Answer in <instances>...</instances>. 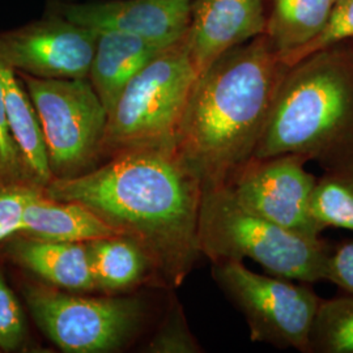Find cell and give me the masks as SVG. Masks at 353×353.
<instances>
[{
    "instance_id": "4",
    "label": "cell",
    "mask_w": 353,
    "mask_h": 353,
    "mask_svg": "<svg viewBox=\"0 0 353 353\" xmlns=\"http://www.w3.org/2000/svg\"><path fill=\"white\" fill-rule=\"evenodd\" d=\"M198 243L212 263L249 258L270 275L309 284L326 280L332 250L321 237L292 232L243 208L227 186L203 189Z\"/></svg>"
},
{
    "instance_id": "19",
    "label": "cell",
    "mask_w": 353,
    "mask_h": 353,
    "mask_svg": "<svg viewBox=\"0 0 353 353\" xmlns=\"http://www.w3.org/2000/svg\"><path fill=\"white\" fill-rule=\"evenodd\" d=\"M309 348L310 353H353V294L321 299Z\"/></svg>"
},
{
    "instance_id": "26",
    "label": "cell",
    "mask_w": 353,
    "mask_h": 353,
    "mask_svg": "<svg viewBox=\"0 0 353 353\" xmlns=\"http://www.w3.org/2000/svg\"><path fill=\"white\" fill-rule=\"evenodd\" d=\"M326 280L343 292L353 294V240L332 246L327 263Z\"/></svg>"
},
{
    "instance_id": "22",
    "label": "cell",
    "mask_w": 353,
    "mask_h": 353,
    "mask_svg": "<svg viewBox=\"0 0 353 353\" xmlns=\"http://www.w3.org/2000/svg\"><path fill=\"white\" fill-rule=\"evenodd\" d=\"M28 335L23 307L0 270V351L16 352L24 347Z\"/></svg>"
},
{
    "instance_id": "10",
    "label": "cell",
    "mask_w": 353,
    "mask_h": 353,
    "mask_svg": "<svg viewBox=\"0 0 353 353\" xmlns=\"http://www.w3.org/2000/svg\"><path fill=\"white\" fill-rule=\"evenodd\" d=\"M99 32L46 10L36 21L0 32V62L39 79L88 77Z\"/></svg>"
},
{
    "instance_id": "17",
    "label": "cell",
    "mask_w": 353,
    "mask_h": 353,
    "mask_svg": "<svg viewBox=\"0 0 353 353\" xmlns=\"http://www.w3.org/2000/svg\"><path fill=\"white\" fill-rule=\"evenodd\" d=\"M87 248L96 290L123 292L154 279L148 258L126 236L115 234L89 241Z\"/></svg>"
},
{
    "instance_id": "21",
    "label": "cell",
    "mask_w": 353,
    "mask_h": 353,
    "mask_svg": "<svg viewBox=\"0 0 353 353\" xmlns=\"http://www.w3.org/2000/svg\"><path fill=\"white\" fill-rule=\"evenodd\" d=\"M348 41H353V0H336L326 24L316 37L300 49L285 55L283 61L288 65H293L316 51Z\"/></svg>"
},
{
    "instance_id": "3",
    "label": "cell",
    "mask_w": 353,
    "mask_h": 353,
    "mask_svg": "<svg viewBox=\"0 0 353 353\" xmlns=\"http://www.w3.org/2000/svg\"><path fill=\"white\" fill-rule=\"evenodd\" d=\"M287 153L325 172L353 169V41L287 71L252 157Z\"/></svg>"
},
{
    "instance_id": "2",
    "label": "cell",
    "mask_w": 353,
    "mask_h": 353,
    "mask_svg": "<svg viewBox=\"0 0 353 353\" xmlns=\"http://www.w3.org/2000/svg\"><path fill=\"white\" fill-rule=\"evenodd\" d=\"M290 67L262 34L227 51L198 76L176 151L203 189L225 186L254 156Z\"/></svg>"
},
{
    "instance_id": "16",
    "label": "cell",
    "mask_w": 353,
    "mask_h": 353,
    "mask_svg": "<svg viewBox=\"0 0 353 353\" xmlns=\"http://www.w3.org/2000/svg\"><path fill=\"white\" fill-rule=\"evenodd\" d=\"M0 85L8 127L26 173L34 185L45 189L52 181V174L37 110L21 79L3 62H0Z\"/></svg>"
},
{
    "instance_id": "9",
    "label": "cell",
    "mask_w": 353,
    "mask_h": 353,
    "mask_svg": "<svg viewBox=\"0 0 353 353\" xmlns=\"http://www.w3.org/2000/svg\"><path fill=\"white\" fill-rule=\"evenodd\" d=\"M306 163L290 153L252 157L225 186L243 208L292 232L321 237L325 228L312 214L316 176L306 170Z\"/></svg>"
},
{
    "instance_id": "5",
    "label": "cell",
    "mask_w": 353,
    "mask_h": 353,
    "mask_svg": "<svg viewBox=\"0 0 353 353\" xmlns=\"http://www.w3.org/2000/svg\"><path fill=\"white\" fill-rule=\"evenodd\" d=\"M198 71L186 33L134 76L108 114L102 163L117 154L174 147Z\"/></svg>"
},
{
    "instance_id": "25",
    "label": "cell",
    "mask_w": 353,
    "mask_h": 353,
    "mask_svg": "<svg viewBox=\"0 0 353 353\" xmlns=\"http://www.w3.org/2000/svg\"><path fill=\"white\" fill-rule=\"evenodd\" d=\"M151 350L156 352L191 353L201 351L181 314L170 318V322L165 326V331H161L151 343Z\"/></svg>"
},
{
    "instance_id": "13",
    "label": "cell",
    "mask_w": 353,
    "mask_h": 353,
    "mask_svg": "<svg viewBox=\"0 0 353 353\" xmlns=\"http://www.w3.org/2000/svg\"><path fill=\"white\" fill-rule=\"evenodd\" d=\"M1 252L13 265L55 288L96 290L87 242H57L14 234L3 242Z\"/></svg>"
},
{
    "instance_id": "28",
    "label": "cell",
    "mask_w": 353,
    "mask_h": 353,
    "mask_svg": "<svg viewBox=\"0 0 353 353\" xmlns=\"http://www.w3.org/2000/svg\"><path fill=\"white\" fill-rule=\"evenodd\" d=\"M334 1H336V0H334Z\"/></svg>"
},
{
    "instance_id": "15",
    "label": "cell",
    "mask_w": 353,
    "mask_h": 353,
    "mask_svg": "<svg viewBox=\"0 0 353 353\" xmlns=\"http://www.w3.org/2000/svg\"><path fill=\"white\" fill-rule=\"evenodd\" d=\"M43 190L26 203L17 234L57 242H89L118 234L85 205L52 199Z\"/></svg>"
},
{
    "instance_id": "20",
    "label": "cell",
    "mask_w": 353,
    "mask_h": 353,
    "mask_svg": "<svg viewBox=\"0 0 353 353\" xmlns=\"http://www.w3.org/2000/svg\"><path fill=\"white\" fill-rule=\"evenodd\" d=\"M312 214L321 227L353 232V169L330 170L316 178Z\"/></svg>"
},
{
    "instance_id": "11",
    "label": "cell",
    "mask_w": 353,
    "mask_h": 353,
    "mask_svg": "<svg viewBox=\"0 0 353 353\" xmlns=\"http://www.w3.org/2000/svg\"><path fill=\"white\" fill-rule=\"evenodd\" d=\"M46 10L99 33H125L166 48L188 32L191 0H48Z\"/></svg>"
},
{
    "instance_id": "7",
    "label": "cell",
    "mask_w": 353,
    "mask_h": 353,
    "mask_svg": "<svg viewBox=\"0 0 353 353\" xmlns=\"http://www.w3.org/2000/svg\"><path fill=\"white\" fill-rule=\"evenodd\" d=\"M23 294L38 327L64 352H114L137 334L145 316L137 297L81 296L43 281L26 283Z\"/></svg>"
},
{
    "instance_id": "14",
    "label": "cell",
    "mask_w": 353,
    "mask_h": 353,
    "mask_svg": "<svg viewBox=\"0 0 353 353\" xmlns=\"http://www.w3.org/2000/svg\"><path fill=\"white\" fill-rule=\"evenodd\" d=\"M163 49L148 39L131 34L99 33L88 79L108 114L128 81Z\"/></svg>"
},
{
    "instance_id": "1",
    "label": "cell",
    "mask_w": 353,
    "mask_h": 353,
    "mask_svg": "<svg viewBox=\"0 0 353 353\" xmlns=\"http://www.w3.org/2000/svg\"><path fill=\"white\" fill-rule=\"evenodd\" d=\"M45 194L85 205L134 241L166 287L183 284L201 258L203 185L174 147L117 154L85 174L52 179Z\"/></svg>"
},
{
    "instance_id": "12",
    "label": "cell",
    "mask_w": 353,
    "mask_h": 353,
    "mask_svg": "<svg viewBox=\"0 0 353 353\" xmlns=\"http://www.w3.org/2000/svg\"><path fill=\"white\" fill-rule=\"evenodd\" d=\"M267 0H191L186 39L198 75L217 58L265 34Z\"/></svg>"
},
{
    "instance_id": "18",
    "label": "cell",
    "mask_w": 353,
    "mask_h": 353,
    "mask_svg": "<svg viewBox=\"0 0 353 353\" xmlns=\"http://www.w3.org/2000/svg\"><path fill=\"white\" fill-rule=\"evenodd\" d=\"M334 0H267L265 36L284 58L312 41L325 26Z\"/></svg>"
},
{
    "instance_id": "27",
    "label": "cell",
    "mask_w": 353,
    "mask_h": 353,
    "mask_svg": "<svg viewBox=\"0 0 353 353\" xmlns=\"http://www.w3.org/2000/svg\"><path fill=\"white\" fill-rule=\"evenodd\" d=\"M61 1H76V0H61Z\"/></svg>"
},
{
    "instance_id": "24",
    "label": "cell",
    "mask_w": 353,
    "mask_h": 353,
    "mask_svg": "<svg viewBox=\"0 0 353 353\" xmlns=\"http://www.w3.org/2000/svg\"><path fill=\"white\" fill-rule=\"evenodd\" d=\"M0 182L34 185L26 173L21 154L11 135L8 122H7V115H6L1 85H0Z\"/></svg>"
},
{
    "instance_id": "23",
    "label": "cell",
    "mask_w": 353,
    "mask_h": 353,
    "mask_svg": "<svg viewBox=\"0 0 353 353\" xmlns=\"http://www.w3.org/2000/svg\"><path fill=\"white\" fill-rule=\"evenodd\" d=\"M39 190L30 183L0 182V243L20 232L26 203Z\"/></svg>"
},
{
    "instance_id": "6",
    "label": "cell",
    "mask_w": 353,
    "mask_h": 353,
    "mask_svg": "<svg viewBox=\"0 0 353 353\" xmlns=\"http://www.w3.org/2000/svg\"><path fill=\"white\" fill-rule=\"evenodd\" d=\"M17 75L37 110L52 179L81 176L102 164L108 112L88 77Z\"/></svg>"
},
{
    "instance_id": "8",
    "label": "cell",
    "mask_w": 353,
    "mask_h": 353,
    "mask_svg": "<svg viewBox=\"0 0 353 353\" xmlns=\"http://www.w3.org/2000/svg\"><path fill=\"white\" fill-rule=\"evenodd\" d=\"M212 275L245 316L252 341L310 353V331L321 303L312 284L259 275L243 261L214 263Z\"/></svg>"
}]
</instances>
